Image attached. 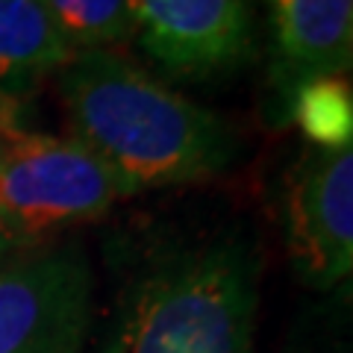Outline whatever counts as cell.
Here are the masks:
<instances>
[{"instance_id":"8fae6325","label":"cell","mask_w":353,"mask_h":353,"mask_svg":"<svg viewBox=\"0 0 353 353\" xmlns=\"http://www.w3.org/2000/svg\"><path fill=\"white\" fill-rule=\"evenodd\" d=\"M15 250H24V245H21L12 230L6 227V221L0 218V259L9 256V253H15Z\"/></svg>"},{"instance_id":"52a82bcc","label":"cell","mask_w":353,"mask_h":353,"mask_svg":"<svg viewBox=\"0 0 353 353\" xmlns=\"http://www.w3.org/2000/svg\"><path fill=\"white\" fill-rule=\"evenodd\" d=\"M271 27V112L292 118L303 88L339 80L353 57V0H265Z\"/></svg>"},{"instance_id":"3957f363","label":"cell","mask_w":353,"mask_h":353,"mask_svg":"<svg viewBox=\"0 0 353 353\" xmlns=\"http://www.w3.org/2000/svg\"><path fill=\"white\" fill-rule=\"evenodd\" d=\"M124 185L77 139L15 124L0 106V218L24 248L106 215Z\"/></svg>"},{"instance_id":"7a4b0ae2","label":"cell","mask_w":353,"mask_h":353,"mask_svg":"<svg viewBox=\"0 0 353 353\" xmlns=\"http://www.w3.org/2000/svg\"><path fill=\"white\" fill-rule=\"evenodd\" d=\"M256 248L221 233L141 265L97 353H256Z\"/></svg>"},{"instance_id":"ba28073f","label":"cell","mask_w":353,"mask_h":353,"mask_svg":"<svg viewBox=\"0 0 353 353\" xmlns=\"http://www.w3.org/2000/svg\"><path fill=\"white\" fill-rule=\"evenodd\" d=\"M74 50L41 0H0V106L62 71Z\"/></svg>"},{"instance_id":"30bf717a","label":"cell","mask_w":353,"mask_h":353,"mask_svg":"<svg viewBox=\"0 0 353 353\" xmlns=\"http://www.w3.org/2000/svg\"><path fill=\"white\" fill-rule=\"evenodd\" d=\"M297 118L318 148H345L350 145V106L347 88L339 80L315 83L297 94L292 106Z\"/></svg>"},{"instance_id":"6da1fadb","label":"cell","mask_w":353,"mask_h":353,"mask_svg":"<svg viewBox=\"0 0 353 353\" xmlns=\"http://www.w3.org/2000/svg\"><path fill=\"white\" fill-rule=\"evenodd\" d=\"M59 92L71 139L92 150L127 194L209 180L239 153L227 121L112 50L74 53L59 71Z\"/></svg>"},{"instance_id":"8992f818","label":"cell","mask_w":353,"mask_h":353,"mask_svg":"<svg viewBox=\"0 0 353 353\" xmlns=\"http://www.w3.org/2000/svg\"><path fill=\"white\" fill-rule=\"evenodd\" d=\"M132 36L174 77L230 74L253 53V0H130Z\"/></svg>"},{"instance_id":"9c48e42d","label":"cell","mask_w":353,"mask_h":353,"mask_svg":"<svg viewBox=\"0 0 353 353\" xmlns=\"http://www.w3.org/2000/svg\"><path fill=\"white\" fill-rule=\"evenodd\" d=\"M74 53L112 50L132 39L130 0H41Z\"/></svg>"},{"instance_id":"277c9868","label":"cell","mask_w":353,"mask_h":353,"mask_svg":"<svg viewBox=\"0 0 353 353\" xmlns=\"http://www.w3.org/2000/svg\"><path fill=\"white\" fill-rule=\"evenodd\" d=\"M94 277L80 248H24L0 259V353H83Z\"/></svg>"},{"instance_id":"5b68a950","label":"cell","mask_w":353,"mask_h":353,"mask_svg":"<svg viewBox=\"0 0 353 353\" xmlns=\"http://www.w3.org/2000/svg\"><path fill=\"white\" fill-rule=\"evenodd\" d=\"M283 233L297 280L327 292L353 265V153L312 145L285 180Z\"/></svg>"}]
</instances>
